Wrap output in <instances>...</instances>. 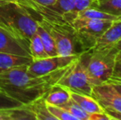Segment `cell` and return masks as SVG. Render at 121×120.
<instances>
[{"instance_id": "cell-20", "label": "cell", "mask_w": 121, "mask_h": 120, "mask_svg": "<svg viewBox=\"0 0 121 120\" xmlns=\"http://www.w3.org/2000/svg\"><path fill=\"white\" fill-rule=\"evenodd\" d=\"M74 7V0H55V3L49 5V8L55 13L62 16L66 12L72 11Z\"/></svg>"}, {"instance_id": "cell-26", "label": "cell", "mask_w": 121, "mask_h": 120, "mask_svg": "<svg viewBox=\"0 0 121 120\" xmlns=\"http://www.w3.org/2000/svg\"><path fill=\"white\" fill-rule=\"evenodd\" d=\"M107 82H110V83L115 87V90L121 95V82H117V81H108Z\"/></svg>"}, {"instance_id": "cell-19", "label": "cell", "mask_w": 121, "mask_h": 120, "mask_svg": "<svg viewBox=\"0 0 121 120\" xmlns=\"http://www.w3.org/2000/svg\"><path fill=\"white\" fill-rule=\"evenodd\" d=\"M60 107L64 108L70 114H72L77 120H89L90 114L83 110L73 99H70L69 102L63 104Z\"/></svg>"}, {"instance_id": "cell-9", "label": "cell", "mask_w": 121, "mask_h": 120, "mask_svg": "<svg viewBox=\"0 0 121 120\" xmlns=\"http://www.w3.org/2000/svg\"><path fill=\"white\" fill-rule=\"evenodd\" d=\"M0 53L31 57L29 50V42L15 36L14 35L1 26H0Z\"/></svg>"}, {"instance_id": "cell-23", "label": "cell", "mask_w": 121, "mask_h": 120, "mask_svg": "<svg viewBox=\"0 0 121 120\" xmlns=\"http://www.w3.org/2000/svg\"><path fill=\"white\" fill-rule=\"evenodd\" d=\"M96 0H74V7L72 12L78 13L87 8H94Z\"/></svg>"}, {"instance_id": "cell-25", "label": "cell", "mask_w": 121, "mask_h": 120, "mask_svg": "<svg viewBox=\"0 0 121 120\" xmlns=\"http://www.w3.org/2000/svg\"><path fill=\"white\" fill-rule=\"evenodd\" d=\"M111 117L109 116L105 112L97 113V114H90L89 120H111Z\"/></svg>"}, {"instance_id": "cell-10", "label": "cell", "mask_w": 121, "mask_h": 120, "mask_svg": "<svg viewBox=\"0 0 121 120\" xmlns=\"http://www.w3.org/2000/svg\"><path fill=\"white\" fill-rule=\"evenodd\" d=\"M120 44H121V20L111 23L100 36L92 50H102L115 46Z\"/></svg>"}, {"instance_id": "cell-24", "label": "cell", "mask_w": 121, "mask_h": 120, "mask_svg": "<svg viewBox=\"0 0 121 120\" xmlns=\"http://www.w3.org/2000/svg\"><path fill=\"white\" fill-rule=\"evenodd\" d=\"M109 81H117L121 82V61L116 60L115 63V67L113 69V72Z\"/></svg>"}, {"instance_id": "cell-6", "label": "cell", "mask_w": 121, "mask_h": 120, "mask_svg": "<svg viewBox=\"0 0 121 120\" xmlns=\"http://www.w3.org/2000/svg\"><path fill=\"white\" fill-rule=\"evenodd\" d=\"M57 85L62 86L73 92L88 95L92 94L93 85L90 82L87 72L79 59V56L71 64L65 74L57 82Z\"/></svg>"}, {"instance_id": "cell-3", "label": "cell", "mask_w": 121, "mask_h": 120, "mask_svg": "<svg viewBox=\"0 0 121 120\" xmlns=\"http://www.w3.org/2000/svg\"><path fill=\"white\" fill-rule=\"evenodd\" d=\"M0 26L26 41L36 32L38 23L18 3L0 4Z\"/></svg>"}, {"instance_id": "cell-12", "label": "cell", "mask_w": 121, "mask_h": 120, "mask_svg": "<svg viewBox=\"0 0 121 120\" xmlns=\"http://www.w3.org/2000/svg\"><path fill=\"white\" fill-rule=\"evenodd\" d=\"M32 60L33 58L31 57L0 53V72L16 67H26Z\"/></svg>"}, {"instance_id": "cell-2", "label": "cell", "mask_w": 121, "mask_h": 120, "mask_svg": "<svg viewBox=\"0 0 121 120\" xmlns=\"http://www.w3.org/2000/svg\"><path fill=\"white\" fill-rule=\"evenodd\" d=\"M120 47L121 44L110 48L91 50L80 53L79 59L85 67L93 87L110 80Z\"/></svg>"}, {"instance_id": "cell-13", "label": "cell", "mask_w": 121, "mask_h": 120, "mask_svg": "<svg viewBox=\"0 0 121 120\" xmlns=\"http://www.w3.org/2000/svg\"><path fill=\"white\" fill-rule=\"evenodd\" d=\"M70 99V91L57 84L54 85L45 96V100L47 104L57 106H62L69 102Z\"/></svg>"}, {"instance_id": "cell-7", "label": "cell", "mask_w": 121, "mask_h": 120, "mask_svg": "<svg viewBox=\"0 0 121 120\" xmlns=\"http://www.w3.org/2000/svg\"><path fill=\"white\" fill-rule=\"evenodd\" d=\"M80 54L70 56H53L33 59L27 66L26 70L33 76H45L71 65Z\"/></svg>"}, {"instance_id": "cell-5", "label": "cell", "mask_w": 121, "mask_h": 120, "mask_svg": "<svg viewBox=\"0 0 121 120\" xmlns=\"http://www.w3.org/2000/svg\"><path fill=\"white\" fill-rule=\"evenodd\" d=\"M113 21L90 19H75L71 23L74 29L77 44L82 52L94 48L96 41Z\"/></svg>"}, {"instance_id": "cell-22", "label": "cell", "mask_w": 121, "mask_h": 120, "mask_svg": "<svg viewBox=\"0 0 121 120\" xmlns=\"http://www.w3.org/2000/svg\"><path fill=\"white\" fill-rule=\"evenodd\" d=\"M25 105L21 102L10 97L2 89H0V109H8Z\"/></svg>"}, {"instance_id": "cell-11", "label": "cell", "mask_w": 121, "mask_h": 120, "mask_svg": "<svg viewBox=\"0 0 121 120\" xmlns=\"http://www.w3.org/2000/svg\"><path fill=\"white\" fill-rule=\"evenodd\" d=\"M70 95H71V99H73L87 114H97V113L105 112L103 107L99 104V102L93 96L73 92V91H70Z\"/></svg>"}, {"instance_id": "cell-28", "label": "cell", "mask_w": 121, "mask_h": 120, "mask_svg": "<svg viewBox=\"0 0 121 120\" xmlns=\"http://www.w3.org/2000/svg\"><path fill=\"white\" fill-rule=\"evenodd\" d=\"M0 120H8L6 109H0Z\"/></svg>"}, {"instance_id": "cell-16", "label": "cell", "mask_w": 121, "mask_h": 120, "mask_svg": "<svg viewBox=\"0 0 121 120\" xmlns=\"http://www.w3.org/2000/svg\"><path fill=\"white\" fill-rule=\"evenodd\" d=\"M36 33L40 36V40L42 41V44L44 45V48H45V50L47 53V54H48V56L49 57L57 56L58 52L55 46V43H54V39L52 38L50 34L43 26H41L39 24L36 30Z\"/></svg>"}, {"instance_id": "cell-14", "label": "cell", "mask_w": 121, "mask_h": 120, "mask_svg": "<svg viewBox=\"0 0 121 120\" xmlns=\"http://www.w3.org/2000/svg\"><path fill=\"white\" fill-rule=\"evenodd\" d=\"M75 19H90L100 20V21H116L121 20V16L110 14V13L100 11V10L97 9V8H87V9L78 12L77 13Z\"/></svg>"}, {"instance_id": "cell-30", "label": "cell", "mask_w": 121, "mask_h": 120, "mask_svg": "<svg viewBox=\"0 0 121 120\" xmlns=\"http://www.w3.org/2000/svg\"><path fill=\"white\" fill-rule=\"evenodd\" d=\"M116 60H120L121 61V47L119 50L118 53H117V55H116Z\"/></svg>"}, {"instance_id": "cell-15", "label": "cell", "mask_w": 121, "mask_h": 120, "mask_svg": "<svg viewBox=\"0 0 121 120\" xmlns=\"http://www.w3.org/2000/svg\"><path fill=\"white\" fill-rule=\"evenodd\" d=\"M29 106L35 114V120H57L49 112L45 97L36 99L29 104Z\"/></svg>"}, {"instance_id": "cell-4", "label": "cell", "mask_w": 121, "mask_h": 120, "mask_svg": "<svg viewBox=\"0 0 121 120\" xmlns=\"http://www.w3.org/2000/svg\"><path fill=\"white\" fill-rule=\"evenodd\" d=\"M36 22L43 26L50 34L59 56H70L78 54L75 50L77 44L74 29L66 21H54L40 19Z\"/></svg>"}, {"instance_id": "cell-1", "label": "cell", "mask_w": 121, "mask_h": 120, "mask_svg": "<svg viewBox=\"0 0 121 120\" xmlns=\"http://www.w3.org/2000/svg\"><path fill=\"white\" fill-rule=\"evenodd\" d=\"M70 66L45 76L31 75L27 72V66L3 71L0 72V89L22 104H30L45 97Z\"/></svg>"}, {"instance_id": "cell-21", "label": "cell", "mask_w": 121, "mask_h": 120, "mask_svg": "<svg viewBox=\"0 0 121 120\" xmlns=\"http://www.w3.org/2000/svg\"><path fill=\"white\" fill-rule=\"evenodd\" d=\"M46 106L49 112L57 120H77L72 114H70L66 109L60 106L53 105V104H49L47 103Z\"/></svg>"}, {"instance_id": "cell-27", "label": "cell", "mask_w": 121, "mask_h": 120, "mask_svg": "<svg viewBox=\"0 0 121 120\" xmlns=\"http://www.w3.org/2000/svg\"><path fill=\"white\" fill-rule=\"evenodd\" d=\"M33 1L36 2V3H40V4L46 5V6L52 5L55 3V0H33Z\"/></svg>"}, {"instance_id": "cell-29", "label": "cell", "mask_w": 121, "mask_h": 120, "mask_svg": "<svg viewBox=\"0 0 121 120\" xmlns=\"http://www.w3.org/2000/svg\"><path fill=\"white\" fill-rule=\"evenodd\" d=\"M17 0H0V4L1 3H17Z\"/></svg>"}, {"instance_id": "cell-18", "label": "cell", "mask_w": 121, "mask_h": 120, "mask_svg": "<svg viewBox=\"0 0 121 120\" xmlns=\"http://www.w3.org/2000/svg\"><path fill=\"white\" fill-rule=\"evenodd\" d=\"M94 8L110 14L121 16V0H96Z\"/></svg>"}, {"instance_id": "cell-8", "label": "cell", "mask_w": 121, "mask_h": 120, "mask_svg": "<svg viewBox=\"0 0 121 120\" xmlns=\"http://www.w3.org/2000/svg\"><path fill=\"white\" fill-rule=\"evenodd\" d=\"M91 96L98 101L104 109L121 114V95L110 82L94 86Z\"/></svg>"}, {"instance_id": "cell-17", "label": "cell", "mask_w": 121, "mask_h": 120, "mask_svg": "<svg viewBox=\"0 0 121 120\" xmlns=\"http://www.w3.org/2000/svg\"><path fill=\"white\" fill-rule=\"evenodd\" d=\"M29 50L33 59L47 58L48 54L45 52L44 45L38 34L35 32L29 40Z\"/></svg>"}]
</instances>
